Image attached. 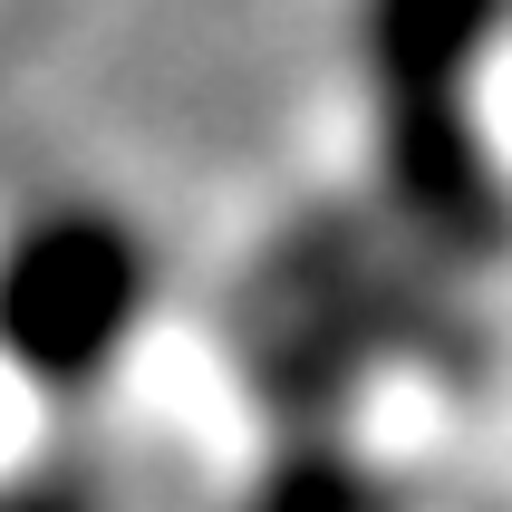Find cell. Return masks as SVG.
I'll list each match as a JSON object with an SVG mask.
<instances>
[{
	"instance_id": "6da1fadb",
	"label": "cell",
	"mask_w": 512,
	"mask_h": 512,
	"mask_svg": "<svg viewBox=\"0 0 512 512\" xmlns=\"http://www.w3.org/2000/svg\"><path fill=\"white\" fill-rule=\"evenodd\" d=\"M155 300V242L116 203L49 194L0 223V377H20L58 416L116 387V368L155 329Z\"/></svg>"
},
{
	"instance_id": "7a4b0ae2",
	"label": "cell",
	"mask_w": 512,
	"mask_h": 512,
	"mask_svg": "<svg viewBox=\"0 0 512 512\" xmlns=\"http://www.w3.org/2000/svg\"><path fill=\"white\" fill-rule=\"evenodd\" d=\"M252 512H387V493L339 445H300L290 464H271V484L252 493Z\"/></svg>"
},
{
	"instance_id": "3957f363",
	"label": "cell",
	"mask_w": 512,
	"mask_h": 512,
	"mask_svg": "<svg viewBox=\"0 0 512 512\" xmlns=\"http://www.w3.org/2000/svg\"><path fill=\"white\" fill-rule=\"evenodd\" d=\"M0 512H107V484L87 455H39L20 474H0Z\"/></svg>"
}]
</instances>
